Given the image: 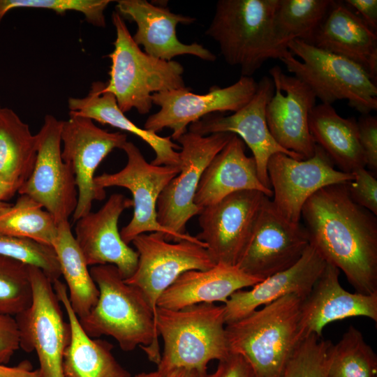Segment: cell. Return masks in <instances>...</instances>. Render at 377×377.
Masks as SVG:
<instances>
[{"mask_svg":"<svg viewBox=\"0 0 377 377\" xmlns=\"http://www.w3.org/2000/svg\"><path fill=\"white\" fill-rule=\"evenodd\" d=\"M348 183L315 193L301 221L309 245L325 261L341 271L356 293L372 295L377 293V218L353 201Z\"/></svg>","mask_w":377,"mask_h":377,"instance_id":"cell-1","label":"cell"},{"mask_svg":"<svg viewBox=\"0 0 377 377\" xmlns=\"http://www.w3.org/2000/svg\"><path fill=\"white\" fill-rule=\"evenodd\" d=\"M89 272L99 296L90 312L79 319L84 331L91 338L112 337L125 352L140 346L158 365L161 354L155 316L143 293L126 283L113 265L92 266Z\"/></svg>","mask_w":377,"mask_h":377,"instance_id":"cell-2","label":"cell"},{"mask_svg":"<svg viewBox=\"0 0 377 377\" xmlns=\"http://www.w3.org/2000/svg\"><path fill=\"white\" fill-rule=\"evenodd\" d=\"M302 299L281 297L226 325L229 352L242 355L254 377H283L304 338L300 327Z\"/></svg>","mask_w":377,"mask_h":377,"instance_id":"cell-3","label":"cell"},{"mask_svg":"<svg viewBox=\"0 0 377 377\" xmlns=\"http://www.w3.org/2000/svg\"><path fill=\"white\" fill-rule=\"evenodd\" d=\"M278 0H219L205 34L219 45L226 63L252 75L269 59L290 52L279 39L274 26Z\"/></svg>","mask_w":377,"mask_h":377,"instance_id":"cell-4","label":"cell"},{"mask_svg":"<svg viewBox=\"0 0 377 377\" xmlns=\"http://www.w3.org/2000/svg\"><path fill=\"white\" fill-rule=\"evenodd\" d=\"M226 325L223 305L200 303L177 310L157 307L156 327L164 344L157 371L165 377L172 369L184 368L206 377L209 362L230 353Z\"/></svg>","mask_w":377,"mask_h":377,"instance_id":"cell-5","label":"cell"},{"mask_svg":"<svg viewBox=\"0 0 377 377\" xmlns=\"http://www.w3.org/2000/svg\"><path fill=\"white\" fill-rule=\"evenodd\" d=\"M116 31L111 59L110 79L104 91L116 98L126 113L135 109L140 114L151 110L152 94L186 87L183 66L177 61L151 57L133 40L124 18L116 11L112 15Z\"/></svg>","mask_w":377,"mask_h":377,"instance_id":"cell-6","label":"cell"},{"mask_svg":"<svg viewBox=\"0 0 377 377\" xmlns=\"http://www.w3.org/2000/svg\"><path fill=\"white\" fill-rule=\"evenodd\" d=\"M287 47L290 53L281 61L323 103L347 100L362 114L376 110V82L360 65L299 39Z\"/></svg>","mask_w":377,"mask_h":377,"instance_id":"cell-7","label":"cell"},{"mask_svg":"<svg viewBox=\"0 0 377 377\" xmlns=\"http://www.w3.org/2000/svg\"><path fill=\"white\" fill-rule=\"evenodd\" d=\"M33 299L29 307L15 316L20 348L35 351L39 361L40 377H64L63 357L71 335L65 321L61 303L52 281L38 267L29 265Z\"/></svg>","mask_w":377,"mask_h":377,"instance_id":"cell-8","label":"cell"},{"mask_svg":"<svg viewBox=\"0 0 377 377\" xmlns=\"http://www.w3.org/2000/svg\"><path fill=\"white\" fill-rule=\"evenodd\" d=\"M233 135L217 133L202 136L188 131L176 140L180 145V171L164 188L156 205L158 223L174 235L176 242H201L186 232L188 221L201 211L194 203L195 195L204 170Z\"/></svg>","mask_w":377,"mask_h":377,"instance_id":"cell-9","label":"cell"},{"mask_svg":"<svg viewBox=\"0 0 377 377\" xmlns=\"http://www.w3.org/2000/svg\"><path fill=\"white\" fill-rule=\"evenodd\" d=\"M138 255L135 272L125 282L143 293L156 322L157 302L163 293L184 272L208 269L216 264L202 242H168L158 232L142 233L131 242Z\"/></svg>","mask_w":377,"mask_h":377,"instance_id":"cell-10","label":"cell"},{"mask_svg":"<svg viewBox=\"0 0 377 377\" xmlns=\"http://www.w3.org/2000/svg\"><path fill=\"white\" fill-rule=\"evenodd\" d=\"M121 149L126 154V165L117 172H105L94 178L95 184L101 190L119 186L128 189L132 194L133 214L120 231L121 239L129 244L140 234L158 232L167 241L175 242L174 235L158 223L156 205L160 194L178 175L180 167L148 163L132 142L127 141Z\"/></svg>","mask_w":377,"mask_h":377,"instance_id":"cell-11","label":"cell"},{"mask_svg":"<svg viewBox=\"0 0 377 377\" xmlns=\"http://www.w3.org/2000/svg\"><path fill=\"white\" fill-rule=\"evenodd\" d=\"M61 125L51 114L36 134L37 155L34 170L18 192L38 202L57 224L73 216L78 199L74 173L61 156Z\"/></svg>","mask_w":377,"mask_h":377,"instance_id":"cell-12","label":"cell"},{"mask_svg":"<svg viewBox=\"0 0 377 377\" xmlns=\"http://www.w3.org/2000/svg\"><path fill=\"white\" fill-rule=\"evenodd\" d=\"M257 87L253 77L241 76L230 86H212L205 94H193L188 87L155 93L152 103L160 110L148 117L143 128L157 134L168 128L172 131L171 138L177 140L188 131V126L207 115L242 108L251 99Z\"/></svg>","mask_w":377,"mask_h":377,"instance_id":"cell-13","label":"cell"},{"mask_svg":"<svg viewBox=\"0 0 377 377\" xmlns=\"http://www.w3.org/2000/svg\"><path fill=\"white\" fill-rule=\"evenodd\" d=\"M309 245L303 224L284 218L265 196L249 240L237 267L263 280L295 264Z\"/></svg>","mask_w":377,"mask_h":377,"instance_id":"cell-14","label":"cell"},{"mask_svg":"<svg viewBox=\"0 0 377 377\" xmlns=\"http://www.w3.org/2000/svg\"><path fill=\"white\" fill-rule=\"evenodd\" d=\"M61 156L72 169L78 191L75 221L91 211L95 200L105 198V190L94 183L95 172L102 161L114 149H122L128 141L120 131L110 132L97 126L92 120L69 114L62 121Z\"/></svg>","mask_w":377,"mask_h":377,"instance_id":"cell-15","label":"cell"},{"mask_svg":"<svg viewBox=\"0 0 377 377\" xmlns=\"http://www.w3.org/2000/svg\"><path fill=\"white\" fill-rule=\"evenodd\" d=\"M265 196L258 191H240L201 209L198 214L201 231L196 237L205 244L215 264L237 265Z\"/></svg>","mask_w":377,"mask_h":377,"instance_id":"cell-16","label":"cell"},{"mask_svg":"<svg viewBox=\"0 0 377 377\" xmlns=\"http://www.w3.org/2000/svg\"><path fill=\"white\" fill-rule=\"evenodd\" d=\"M267 172L274 207L293 223L301 222L304 203L318 190L353 179L352 173L335 169L330 157L317 145L313 156L307 159H296L283 153L273 154Z\"/></svg>","mask_w":377,"mask_h":377,"instance_id":"cell-17","label":"cell"},{"mask_svg":"<svg viewBox=\"0 0 377 377\" xmlns=\"http://www.w3.org/2000/svg\"><path fill=\"white\" fill-rule=\"evenodd\" d=\"M274 92L272 78L265 75L258 82L257 89L251 99L232 114H211L192 123L188 128V131L202 136L217 133L237 135L252 151L259 179L269 189L272 188L267 165L273 154L283 153L296 159H303L301 156L281 147L268 129L265 111Z\"/></svg>","mask_w":377,"mask_h":377,"instance_id":"cell-18","label":"cell"},{"mask_svg":"<svg viewBox=\"0 0 377 377\" xmlns=\"http://www.w3.org/2000/svg\"><path fill=\"white\" fill-rule=\"evenodd\" d=\"M274 92L266 107V121L275 141L283 149L307 159L315 153L309 117L316 97L304 82L274 66L269 70Z\"/></svg>","mask_w":377,"mask_h":377,"instance_id":"cell-19","label":"cell"},{"mask_svg":"<svg viewBox=\"0 0 377 377\" xmlns=\"http://www.w3.org/2000/svg\"><path fill=\"white\" fill-rule=\"evenodd\" d=\"M131 207L132 199L113 193L97 212L75 221L73 235L88 266L113 265L124 279L135 272L138 253L123 241L118 229L121 213Z\"/></svg>","mask_w":377,"mask_h":377,"instance_id":"cell-20","label":"cell"},{"mask_svg":"<svg viewBox=\"0 0 377 377\" xmlns=\"http://www.w3.org/2000/svg\"><path fill=\"white\" fill-rule=\"evenodd\" d=\"M117 12L124 18L133 21L137 29L132 36L144 52L155 58L172 61L179 55H192L207 61H214L216 57L201 44H185L177 36L178 24L188 25L194 17L171 12L146 0L117 1Z\"/></svg>","mask_w":377,"mask_h":377,"instance_id":"cell-21","label":"cell"},{"mask_svg":"<svg viewBox=\"0 0 377 377\" xmlns=\"http://www.w3.org/2000/svg\"><path fill=\"white\" fill-rule=\"evenodd\" d=\"M340 270L327 263L309 294L302 300L300 327L304 337H322L324 327L334 321L364 316L377 322V293H350L340 284Z\"/></svg>","mask_w":377,"mask_h":377,"instance_id":"cell-22","label":"cell"},{"mask_svg":"<svg viewBox=\"0 0 377 377\" xmlns=\"http://www.w3.org/2000/svg\"><path fill=\"white\" fill-rule=\"evenodd\" d=\"M326 264L315 249L309 245L299 260L290 267L262 280L251 290L235 292L223 304L226 324L286 295H295L304 300Z\"/></svg>","mask_w":377,"mask_h":377,"instance_id":"cell-23","label":"cell"},{"mask_svg":"<svg viewBox=\"0 0 377 377\" xmlns=\"http://www.w3.org/2000/svg\"><path fill=\"white\" fill-rule=\"evenodd\" d=\"M310 44L357 64L376 82V32L344 1L334 0Z\"/></svg>","mask_w":377,"mask_h":377,"instance_id":"cell-24","label":"cell"},{"mask_svg":"<svg viewBox=\"0 0 377 377\" xmlns=\"http://www.w3.org/2000/svg\"><path fill=\"white\" fill-rule=\"evenodd\" d=\"M245 190L258 191L268 198L273 194L259 179L255 160L246 156L244 142L234 134L204 170L194 203L202 209L231 193Z\"/></svg>","mask_w":377,"mask_h":377,"instance_id":"cell-25","label":"cell"},{"mask_svg":"<svg viewBox=\"0 0 377 377\" xmlns=\"http://www.w3.org/2000/svg\"><path fill=\"white\" fill-rule=\"evenodd\" d=\"M260 281L236 265L216 264L208 269L188 270L163 293L157 307L177 310L200 303L225 304L235 292Z\"/></svg>","mask_w":377,"mask_h":377,"instance_id":"cell-26","label":"cell"},{"mask_svg":"<svg viewBox=\"0 0 377 377\" xmlns=\"http://www.w3.org/2000/svg\"><path fill=\"white\" fill-rule=\"evenodd\" d=\"M52 283L71 330V340L63 357L64 377H131V373L114 357L112 343L91 338L84 331L71 307L66 285L59 279Z\"/></svg>","mask_w":377,"mask_h":377,"instance_id":"cell-27","label":"cell"},{"mask_svg":"<svg viewBox=\"0 0 377 377\" xmlns=\"http://www.w3.org/2000/svg\"><path fill=\"white\" fill-rule=\"evenodd\" d=\"M105 82H92L88 94L82 98L71 97L68 101L69 114L82 117L131 133L145 141L153 149L155 157L151 163L156 165L180 167V146L171 137H162L140 128L119 108L114 96L104 91Z\"/></svg>","mask_w":377,"mask_h":377,"instance_id":"cell-28","label":"cell"},{"mask_svg":"<svg viewBox=\"0 0 377 377\" xmlns=\"http://www.w3.org/2000/svg\"><path fill=\"white\" fill-rule=\"evenodd\" d=\"M311 135L339 170L352 173L366 167L357 120L341 117L328 103L316 105L309 117Z\"/></svg>","mask_w":377,"mask_h":377,"instance_id":"cell-29","label":"cell"},{"mask_svg":"<svg viewBox=\"0 0 377 377\" xmlns=\"http://www.w3.org/2000/svg\"><path fill=\"white\" fill-rule=\"evenodd\" d=\"M52 246L66 281L71 307L78 318H82L95 306L99 290L77 244L69 221L58 224L57 236Z\"/></svg>","mask_w":377,"mask_h":377,"instance_id":"cell-30","label":"cell"},{"mask_svg":"<svg viewBox=\"0 0 377 377\" xmlns=\"http://www.w3.org/2000/svg\"><path fill=\"white\" fill-rule=\"evenodd\" d=\"M36 135L10 108L0 110V179L20 189L31 175L37 155ZM19 191V190H18Z\"/></svg>","mask_w":377,"mask_h":377,"instance_id":"cell-31","label":"cell"},{"mask_svg":"<svg viewBox=\"0 0 377 377\" xmlns=\"http://www.w3.org/2000/svg\"><path fill=\"white\" fill-rule=\"evenodd\" d=\"M334 0H278L274 26L280 41L287 46L294 39L311 43Z\"/></svg>","mask_w":377,"mask_h":377,"instance_id":"cell-32","label":"cell"},{"mask_svg":"<svg viewBox=\"0 0 377 377\" xmlns=\"http://www.w3.org/2000/svg\"><path fill=\"white\" fill-rule=\"evenodd\" d=\"M58 224L52 216L27 195L20 194L15 204L0 214V232L51 246Z\"/></svg>","mask_w":377,"mask_h":377,"instance_id":"cell-33","label":"cell"},{"mask_svg":"<svg viewBox=\"0 0 377 377\" xmlns=\"http://www.w3.org/2000/svg\"><path fill=\"white\" fill-rule=\"evenodd\" d=\"M327 377H377V356L354 326L333 344Z\"/></svg>","mask_w":377,"mask_h":377,"instance_id":"cell-34","label":"cell"},{"mask_svg":"<svg viewBox=\"0 0 377 377\" xmlns=\"http://www.w3.org/2000/svg\"><path fill=\"white\" fill-rule=\"evenodd\" d=\"M29 265L0 255V313L15 316L31 305Z\"/></svg>","mask_w":377,"mask_h":377,"instance_id":"cell-35","label":"cell"},{"mask_svg":"<svg viewBox=\"0 0 377 377\" xmlns=\"http://www.w3.org/2000/svg\"><path fill=\"white\" fill-rule=\"evenodd\" d=\"M0 255L38 267L52 283L61 276L56 253L51 246L0 232Z\"/></svg>","mask_w":377,"mask_h":377,"instance_id":"cell-36","label":"cell"},{"mask_svg":"<svg viewBox=\"0 0 377 377\" xmlns=\"http://www.w3.org/2000/svg\"><path fill=\"white\" fill-rule=\"evenodd\" d=\"M333 343L315 334L304 337L290 360L283 377H327Z\"/></svg>","mask_w":377,"mask_h":377,"instance_id":"cell-37","label":"cell"},{"mask_svg":"<svg viewBox=\"0 0 377 377\" xmlns=\"http://www.w3.org/2000/svg\"><path fill=\"white\" fill-rule=\"evenodd\" d=\"M110 0H0V23L3 17L15 8H42L64 14L67 11L81 13L85 20L96 27L106 25L104 12Z\"/></svg>","mask_w":377,"mask_h":377,"instance_id":"cell-38","label":"cell"},{"mask_svg":"<svg viewBox=\"0 0 377 377\" xmlns=\"http://www.w3.org/2000/svg\"><path fill=\"white\" fill-rule=\"evenodd\" d=\"M348 183L350 197L358 205L377 216V179L376 175L364 168L353 172Z\"/></svg>","mask_w":377,"mask_h":377,"instance_id":"cell-39","label":"cell"},{"mask_svg":"<svg viewBox=\"0 0 377 377\" xmlns=\"http://www.w3.org/2000/svg\"><path fill=\"white\" fill-rule=\"evenodd\" d=\"M359 141L363 150L366 167L369 170L377 172V117L362 114L357 120Z\"/></svg>","mask_w":377,"mask_h":377,"instance_id":"cell-40","label":"cell"},{"mask_svg":"<svg viewBox=\"0 0 377 377\" xmlns=\"http://www.w3.org/2000/svg\"><path fill=\"white\" fill-rule=\"evenodd\" d=\"M20 348V335L15 318L0 313V364H8Z\"/></svg>","mask_w":377,"mask_h":377,"instance_id":"cell-41","label":"cell"},{"mask_svg":"<svg viewBox=\"0 0 377 377\" xmlns=\"http://www.w3.org/2000/svg\"><path fill=\"white\" fill-rule=\"evenodd\" d=\"M206 377H254L248 362L240 355L231 353L219 361L216 371Z\"/></svg>","mask_w":377,"mask_h":377,"instance_id":"cell-42","label":"cell"},{"mask_svg":"<svg viewBox=\"0 0 377 377\" xmlns=\"http://www.w3.org/2000/svg\"><path fill=\"white\" fill-rule=\"evenodd\" d=\"M344 3L355 10L362 21L374 31H377V1L376 0H346Z\"/></svg>","mask_w":377,"mask_h":377,"instance_id":"cell-43","label":"cell"},{"mask_svg":"<svg viewBox=\"0 0 377 377\" xmlns=\"http://www.w3.org/2000/svg\"><path fill=\"white\" fill-rule=\"evenodd\" d=\"M0 377H40L39 369H34L31 364L23 361L15 367L0 364Z\"/></svg>","mask_w":377,"mask_h":377,"instance_id":"cell-44","label":"cell"},{"mask_svg":"<svg viewBox=\"0 0 377 377\" xmlns=\"http://www.w3.org/2000/svg\"><path fill=\"white\" fill-rule=\"evenodd\" d=\"M18 187L0 179V202H6L18 192Z\"/></svg>","mask_w":377,"mask_h":377,"instance_id":"cell-45","label":"cell"},{"mask_svg":"<svg viewBox=\"0 0 377 377\" xmlns=\"http://www.w3.org/2000/svg\"><path fill=\"white\" fill-rule=\"evenodd\" d=\"M165 377H199L198 374L193 370L177 368L167 374Z\"/></svg>","mask_w":377,"mask_h":377,"instance_id":"cell-46","label":"cell"},{"mask_svg":"<svg viewBox=\"0 0 377 377\" xmlns=\"http://www.w3.org/2000/svg\"><path fill=\"white\" fill-rule=\"evenodd\" d=\"M134 377H162L161 374L156 371L152 372H142L136 374Z\"/></svg>","mask_w":377,"mask_h":377,"instance_id":"cell-47","label":"cell"},{"mask_svg":"<svg viewBox=\"0 0 377 377\" xmlns=\"http://www.w3.org/2000/svg\"><path fill=\"white\" fill-rule=\"evenodd\" d=\"M12 204L7 203L6 202H0V214L8 209Z\"/></svg>","mask_w":377,"mask_h":377,"instance_id":"cell-48","label":"cell"},{"mask_svg":"<svg viewBox=\"0 0 377 377\" xmlns=\"http://www.w3.org/2000/svg\"><path fill=\"white\" fill-rule=\"evenodd\" d=\"M1 105H0V110H1Z\"/></svg>","mask_w":377,"mask_h":377,"instance_id":"cell-49","label":"cell"}]
</instances>
